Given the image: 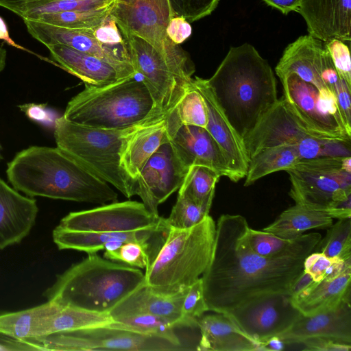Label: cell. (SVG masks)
Here are the masks:
<instances>
[{"label": "cell", "instance_id": "cell-1", "mask_svg": "<svg viewBox=\"0 0 351 351\" xmlns=\"http://www.w3.org/2000/svg\"><path fill=\"white\" fill-rule=\"evenodd\" d=\"M246 219L224 214L216 223L210 263L203 273L208 311L226 313L260 298L289 293L304 271L305 258H269L251 247Z\"/></svg>", "mask_w": 351, "mask_h": 351}, {"label": "cell", "instance_id": "cell-2", "mask_svg": "<svg viewBox=\"0 0 351 351\" xmlns=\"http://www.w3.org/2000/svg\"><path fill=\"white\" fill-rule=\"evenodd\" d=\"M6 174L12 187L26 196L105 204L118 199L104 180L62 149L31 146L8 163Z\"/></svg>", "mask_w": 351, "mask_h": 351}, {"label": "cell", "instance_id": "cell-3", "mask_svg": "<svg viewBox=\"0 0 351 351\" xmlns=\"http://www.w3.org/2000/svg\"><path fill=\"white\" fill-rule=\"evenodd\" d=\"M206 81L222 112L243 140L278 99L271 66L249 43L230 47Z\"/></svg>", "mask_w": 351, "mask_h": 351}, {"label": "cell", "instance_id": "cell-4", "mask_svg": "<svg viewBox=\"0 0 351 351\" xmlns=\"http://www.w3.org/2000/svg\"><path fill=\"white\" fill-rule=\"evenodd\" d=\"M145 285V274L139 268L90 253L58 275L43 295L62 306L109 314Z\"/></svg>", "mask_w": 351, "mask_h": 351}, {"label": "cell", "instance_id": "cell-5", "mask_svg": "<svg viewBox=\"0 0 351 351\" xmlns=\"http://www.w3.org/2000/svg\"><path fill=\"white\" fill-rule=\"evenodd\" d=\"M216 223L208 215L194 226L169 228L156 257L145 269V284L162 294L182 291L199 280L212 256Z\"/></svg>", "mask_w": 351, "mask_h": 351}, {"label": "cell", "instance_id": "cell-6", "mask_svg": "<svg viewBox=\"0 0 351 351\" xmlns=\"http://www.w3.org/2000/svg\"><path fill=\"white\" fill-rule=\"evenodd\" d=\"M154 110L152 95L136 75L101 87H86L67 104L63 117L99 129H123L147 118Z\"/></svg>", "mask_w": 351, "mask_h": 351}, {"label": "cell", "instance_id": "cell-7", "mask_svg": "<svg viewBox=\"0 0 351 351\" xmlns=\"http://www.w3.org/2000/svg\"><path fill=\"white\" fill-rule=\"evenodd\" d=\"M141 122L123 129H99L62 116L55 121L54 138L58 148L130 198L136 195V182L121 169L120 154L125 138Z\"/></svg>", "mask_w": 351, "mask_h": 351}, {"label": "cell", "instance_id": "cell-8", "mask_svg": "<svg viewBox=\"0 0 351 351\" xmlns=\"http://www.w3.org/2000/svg\"><path fill=\"white\" fill-rule=\"evenodd\" d=\"M36 350L59 351H180L184 345L154 335L111 324L30 339Z\"/></svg>", "mask_w": 351, "mask_h": 351}, {"label": "cell", "instance_id": "cell-9", "mask_svg": "<svg viewBox=\"0 0 351 351\" xmlns=\"http://www.w3.org/2000/svg\"><path fill=\"white\" fill-rule=\"evenodd\" d=\"M286 171L295 204L326 213L351 197V156L300 160Z\"/></svg>", "mask_w": 351, "mask_h": 351}, {"label": "cell", "instance_id": "cell-10", "mask_svg": "<svg viewBox=\"0 0 351 351\" xmlns=\"http://www.w3.org/2000/svg\"><path fill=\"white\" fill-rule=\"evenodd\" d=\"M110 15L122 34L143 38L175 66L193 75L195 66L189 53L167 35V25L174 17L169 0H114Z\"/></svg>", "mask_w": 351, "mask_h": 351}, {"label": "cell", "instance_id": "cell-11", "mask_svg": "<svg viewBox=\"0 0 351 351\" xmlns=\"http://www.w3.org/2000/svg\"><path fill=\"white\" fill-rule=\"evenodd\" d=\"M122 35L133 66L152 95L154 110L162 114L169 112L189 87L192 77L175 66L143 38L130 34Z\"/></svg>", "mask_w": 351, "mask_h": 351}, {"label": "cell", "instance_id": "cell-12", "mask_svg": "<svg viewBox=\"0 0 351 351\" xmlns=\"http://www.w3.org/2000/svg\"><path fill=\"white\" fill-rule=\"evenodd\" d=\"M280 81L282 97L310 130L326 138L351 139L331 90H319L295 74Z\"/></svg>", "mask_w": 351, "mask_h": 351}, {"label": "cell", "instance_id": "cell-13", "mask_svg": "<svg viewBox=\"0 0 351 351\" xmlns=\"http://www.w3.org/2000/svg\"><path fill=\"white\" fill-rule=\"evenodd\" d=\"M59 226L75 231L126 232L143 230L167 231L165 218L152 214L143 202H110L63 217Z\"/></svg>", "mask_w": 351, "mask_h": 351}, {"label": "cell", "instance_id": "cell-14", "mask_svg": "<svg viewBox=\"0 0 351 351\" xmlns=\"http://www.w3.org/2000/svg\"><path fill=\"white\" fill-rule=\"evenodd\" d=\"M275 72L280 80L295 74L319 90L327 88L332 93L341 79L326 43L309 34L300 36L285 48Z\"/></svg>", "mask_w": 351, "mask_h": 351}, {"label": "cell", "instance_id": "cell-15", "mask_svg": "<svg viewBox=\"0 0 351 351\" xmlns=\"http://www.w3.org/2000/svg\"><path fill=\"white\" fill-rule=\"evenodd\" d=\"M225 314L259 348L288 329L302 315L291 303L289 293L268 295Z\"/></svg>", "mask_w": 351, "mask_h": 351}, {"label": "cell", "instance_id": "cell-16", "mask_svg": "<svg viewBox=\"0 0 351 351\" xmlns=\"http://www.w3.org/2000/svg\"><path fill=\"white\" fill-rule=\"evenodd\" d=\"M189 169L177 156L170 141L150 156L136 179V195L154 215L158 206L180 188Z\"/></svg>", "mask_w": 351, "mask_h": 351}, {"label": "cell", "instance_id": "cell-17", "mask_svg": "<svg viewBox=\"0 0 351 351\" xmlns=\"http://www.w3.org/2000/svg\"><path fill=\"white\" fill-rule=\"evenodd\" d=\"M308 136L323 137L310 130L282 97L263 115L243 141L250 159L263 149L282 145H296Z\"/></svg>", "mask_w": 351, "mask_h": 351}, {"label": "cell", "instance_id": "cell-18", "mask_svg": "<svg viewBox=\"0 0 351 351\" xmlns=\"http://www.w3.org/2000/svg\"><path fill=\"white\" fill-rule=\"evenodd\" d=\"M170 142L185 167L200 165L237 182L229 161L208 130L202 127L182 125L173 134Z\"/></svg>", "mask_w": 351, "mask_h": 351}, {"label": "cell", "instance_id": "cell-19", "mask_svg": "<svg viewBox=\"0 0 351 351\" xmlns=\"http://www.w3.org/2000/svg\"><path fill=\"white\" fill-rule=\"evenodd\" d=\"M192 84L206 105L208 119L206 129L227 157L237 182L245 178L250 161L243 141L217 103L206 80L196 76L192 79Z\"/></svg>", "mask_w": 351, "mask_h": 351}, {"label": "cell", "instance_id": "cell-20", "mask_svg": "<svg viewBox=\"0 0 351 351\" xmlns=\"http://www.w3.org/2000/svg\"><path fill=\"white\" fill-rule=\"evenodd\" d=\"M168 113L152 111L123 141L120 166L136 182L150 156L162 144L170 141L167 127Z\"/></svg>", "mask_w": 351, "mask_h": 351}, {"label": "cell", "instance_id": "cell-21", "mask_svg": "<svg viewBox=\"0 0 351 351\" xmlns=\"http://www.w3.org/2000/svg\"><path fill=\"white\" fill-rule=\"evenodd\" d=\"M351 301H343L329 311L302 315L278 337L285 344L300 343L311 338H327L351 344Z\"/></svg>", "mask_w": 351, "mask_h": 351}, {"label": "cell", "instance_id": "cell-22", "mask_svg": "<svg viewBox=\"0 0 351 351\" xmlns=\"http://www.w3.org/2000/svg\"><path fill=\"white\" fill-rule=\"evenodd\" d=\"M298 12L313 37L350 41L351 0H302Z\"/></svg>", "mask_w": 351, "mask_h": 351}, {"label": "cell", "instance_id": "cell-23", "mask_svg": "<svg viewBox=\"0 0 351 351\" xmlns=\"http://www.w3.org/2000/svg\"><path fill=\"white\" fill-rule=\"evenodd\" d=\"M38 213L35 199L22 195L0 178V250L22 241L34 226Z\"/></svg>", "mask_w": 351, "mask_h": 351}, {"label": "cell", "instance_id": "cell-24", "mask_svg": "<svg viewBox=\"0 0 351 351\" xmlns=\"http://www.w3.org/2000/svg\"><path fill=\"white\" fill-rule=\"evenodd\" d=\"M47 47L54 61L80 78L86 87H101L133 77L99 58L69 47L52 45Z\"/></svg>", "mask_w": 351, "mask_h": 351}, {"label": "cell", "instance_id": "cell-25", "mask_svg": "<svg viewBox=\"0 0 351 351\" xmlns=\"http://www.w3.org/2000/svg\"><path fill=\"white\" fill-rule=\"evenodd\" d=\"M199 351H255L259 345L225 313L203 315L197 320Z\"/></svg>", "mask_w": 351, "mask_h": 351}, {"label": "cell", "instance_id": "cell-26", "mask_svg": "<svg viewBox=\"0 0 351 351\" xmlns=\"http://www.w3.org/2000/svg\"><path fill=\"white\" fill-rule=\"evenodd\" d=\"M187 289L173 294H162L145 285L119 304L109 314L113 319L132 314L147 313L162 317L176 327H186L182 316V305Z\"/></svg>", "mask_w": 351, "mask_h": 351}, {"label": "cell", "instance_id": "cell-27", "mask_svg": "<svg viewBox=\"0 0 351 351\" xmlns=\"http://www.w3.org/2000/svg\"><path fill=\"white\" fill-rule=\"evenodd\" d=\"M350 284L351 272L319 282L313 280L290 295L291 302L304 316L325 313L335 308L343 301H351Z\"/></svg>", "mask_w": 351, "mask_h": 351}, {"label": "cell", "instance_id": "cell-28", "mask_svg": "<svg viewBox=\"0 0 351 351\" xmlns=\"http://www.w3.org/2000/svg\"><path fill=\"white\" fill-rule=\"evenodd\" d=\"M165 232L167 231L143 230L126 232H82L70 230L57 226L52 236L59 250H75L90 254L104 250L106 244L110 241L148 243L153 235Z\"/></svg>", "mask_w": 351, "mask_h": 351}, {"label": "cell", "instance_id": "cell-29", "mask_svg": "<svg viewBox=\"0 0 351 351\" xmlns=\"http://www.w3.org/2000/svg\"><path fill=\"white\" fill-rule=\"evenodd\" d=\"M23 20L29 34L46 47L62 45L108 62L104 49L94 36V28L71 29L34 20Z\"/></svg>", "mask_w": 351, "mask_h": 351}, {"label": "cell", "instance_id": "cell-30", "mask_svg": "<svg viewBox=\"0 0 351 351\" xmlns=\"http://www.w3.org/2000/svg\"><path fill=\"white\" fill-rule=\"evenodd\" d=\"M247 237L250 245L255 252L269 258H306L313 252L322 239L318 232L287 239L250 227L247 230Z\"/></svg>", "mask_w": 351, "mask_h": 351}, {"label": "cell", "instance_id": "cell-31", "mask_svg": "<svg viewBox=\"0 0 351 351\" xmlns=\"http://www.w3.org/2000/svg\"><path fill=\"white\" fill-rule=\"evenodd\" d=\"M332 219L326 212L295 204L284 210L263 230L291 239L299 237L308 230L329 228L332 224Z\"/></svg>", "mask_w": 351, "mask_h": 351}, {"label": "cell", "instance_id": "cell-32", "mask_svg": "<svg viewBox=\"0 0 351 351\" xmlns=\"http://www.w3.org/2000/svg\"><path fill=\"white\" fill-rule=\"evenodd\" d=\"M114 322L108 313H97L60 304L56 310L43 319L36 338Z\"/></svg>", "mask_w": 351, "mask_h": 351}, {"label": "cell", "instance_id": "cell-33", "mask_svg": "<svg viewBox=\"0 0 351 351\" xmlns=\"http://www.w3.org/2000/svg\"><path fill=\"white\" fill-rule=\"evenodd\" d=\"M59 305L57 302L47 301L29 309L1 313L0 336L19 341L36 338L43 319L56 310Z\"/></svg>", "mask_w": 351, "mask_h": 351}, {"label": "cell", "instance_id": "cell-34", "mask_svg": "<svg viewBox=\"0 0 351 351\" xmlns=\"http://www.w3.org/2000/svg\"><path fill=\"white\" fill-rule=\"evenodd\" d=\"M300 160L295 145H282L263 149L250 159L244 186L252 185L272 173L286 171Z\"/></svg>", "mask_w": 351, "mask_h": 351}, {"label": "cell", "instance_id": "cell-35", "mask_svg": "<svg viewBox=\"0 0 351 351\" xmlns=\"http://www.w3.org/2000/svg\"><path fill=\"white\" fill-rule=\"evenodd\" d=\"M207 111L203 97L191 83L178 104L167 116V127L171 138L182 125H195L206 128Z\"/></svg>", "mask_w": 351, "mask_h": 351}, {"label": "cell", "instance_id": "cell-36", "mask_svg": "<svg viewBox=\"0 0 351 351\" xmlns=\"http://www.w3.org/2000/svg\"><path fill=\"white\" fill-rule=\"evenodd\" d=\"M221 176L211 169L200 165L189 168L178 194L198 204H212L215 186Z\"/></svg>", "mask_w": 351, "mask_h": 351}, {"label": "cell", "instance_id": "cell-37", "mask_svg": "<svg viewBox=\"0 0 351 351\" xmlns=\"http://www.w3.org/2000/svg\"><path fill=\"white\" fill-rule=\"evenodd\" d=\"M114 0H35L27 3L21 14L23 19L45 13L88 11L111 8Z\"/></svg>", "mask_w": 351, "mask_h": 351}, {"label": "cell", "instance_id": "cell-38", "mask_svg": "<svg viewBox=\"0 0 351 351\" xmlns=\"http://www.w3.org/2000/svg\"><path fill=\"white\" fill-rule=\"evenodd\" d=\"M111 9L45 13L35 16L30 20L65 28H95L109 16Z\"/></svg>", "mask_w": 351, "mask_h": 351}, {"label": "cell", "instance_id": "cell-39", "mask_svg": "<svg viewBox=\"0 0 351 351\" xmlns=\"http://www.w3.org/2000/svg\"><path fill=\"white\" fill-rule=\"evenodd\" d=\"M351 139L308 136L296 145L300 160L351 156Z\"/></svg>", "mask_w": 351, "mask_h": 351}, {"label": "cell", "instance_id": "cell-40", "mask_svg": "<svg viewBox=\"0 0 351 351\" xmlns=\"http://www.w3.org/2000/svg\"><path fill=\"white\" fill-rule=\"evenodd\" d=\"M330 258H351V219H341L331 225L315 249Z\"/></svg>", "mask_w": 351, "mask_h": 351}, {"label": "cell", "instance_id": "cell-41", "mask_svg": "<svg viewBox=\"0 0 351 351\" xmlns=\"http://www.w3.org/2000/svg\"><path fill=\"white\" fill-rule=\"evenodd\" d=\"M113 319L132 330L164 337L183 345L174 332L175 325L162 317L147 313H137L117 317Z\"/></svg>", "mask_w": 351, "mask_h": 351}, {"label": "cell", "instance_id": "cell-42", "mask_svg": "<svg viewBox=\"0 0 351 351\" xmlns=\"http://www.w3.org/2000/svg\"><path fill=\"white\" fill-rule=\"evenodd\" d=\"M212 204H198L189 197L178 194L169 217L165 219L168 228H189L202 221Z\"/></svg>", "mask_w": 351, "mask_h": 351}, {"label": "cell", "instance_id": "cell-43", "mask_svg": "<svg viewBox=\"0 0 351 351\" xmlns=\"http://www.w3.org/2000/svg\"><path fill=\"white\" fill-rule=\"evenodd\" d=\"M149 246V243L125 242L115 250H105L104 257L131 267L146 269L151 263Z\"/></svg>", "mask_w": 351, "mask_h": 351}, {"label": "cell", "instance_id": "cell-44", "mask_svg": "<svg viewBox=\"0 0 351 351\" xmlns=\"http://www.w3.org/2000/svg\"><path fill=\"white\" fill-rule=\"evenodd\" d=\"M208 311L206 305L202 280L200 278L187 289L182 305V319L188 328H197V320Z\"/></svg>", "mask_w": 351, "mask_h": 351}, {"label": "cell", "instance_id": "cell-45", "mask_svg": "<svg viewBox=\"0 0 351 351\" xmlns=\"http://www.w3.org/2000/svg\"><path fill=\"white\" fill-rule=\"evenodd\" d=\"M219 0H169L173 16H182L189 22L210 15Z\"/></svg>", "mask_w": 351, "mask_h": 351}, {"label": "cell", "instance_id": "cell-46", "mask_svg": "<svg viewBox=\"0 0 351 351\" xmlns=\"http://www.w3.org/2000/svg\"><path fill=\"white\" fill-rule=\"evenodd\" d=\"M339 76L351 85V60L349 47L344 42L332 39L326 43Z\"/></svg>", "mask_w": 351, "mask_h": 351}, {"label": "cell", "instance_id": "cell-47", "mask_svg": "<svg viewBox=\"0 0 351 351\" xmlns=\"http://www.w3.org/2000/svg\"><path fill=\"white\" fill-rule=\"evenodd\" d=\"M339 259L341 258L328 257L319 252H312L304 260V271L308 274L313 281H321L324 278L328 268Z\"/></svg>", "mask_w": 351, "mask_h": 351}, {"label": "cell", "instance_id": "cell-48", "mask_svg": "<svg viewBox=\"0 0 351 351\" xmlns=\"http://www.w3.org/2000/svg\"><path fill=\"white\" fill-rule=\"evenodd\" d=\"M166 32L173 43L180 45L191 36L192 28L189 22L184 18L174 16L170 20Z\"/></svg>", "mask_w": 351, "mask_h": 351}, {"label": "cell", "instance_id": "cell-49", "mask_svg": "<svg viewBox=\"0 0 351 351\" xmlns=\"http://www.w3.org/2000/svg\"><path fill=\"white\" fill-rule=\"evenodd\" d=\"M303 350L350 351L351 344L327 338H311L300 343Z\"/></svg>", "mask_w": 351, "mask_h": 351}, {"label": "cell", "instance_id": "cell-50", "mask_svg": "<svg viewBox=\"0 0 351 351\" xmlns=\"http://www.w3.org/2000/svg\"><path fill=\"white\" fill-rule=\"evenodd\" d=\"M19 108L32 121L46 125L55 123L56 118H54L45 104H26Z\"/></svg>", "mask_w": 351, "mask_h": 351}, {"label": "cell", "instance_id": "cell-51", "mask_svg": "<svg viewBox=\"0 0 351 351\" xmlns=\"http://www.w3.org/2000/svg\"><path fill=\"white\" fill-rule=\"evenodd\" d=\"M326 213L332 219H337L350 218L351 197L334 203Z\"/></svg>", "mask_w": 351, "mask_h": 351}, {"label": "cell", "instance_id": "cell-52", "mask_svg": "<svg viewBox=\"0 0 351 351\" xmlns=\"http://www.w3.org/2000/svg\"><path fill=\"white\" fill-rule=\"evenodd\" d=\"M268 5L276 8L282 14L298 12L302 0H263Z\"/></svg>", "mask_w": 351, "mask_h": 351}, {"label": "cell", "instance_id": "cell-53", "mask_svg": "<svg viewBox=\"0 0 351 351\" xmlns=\"http://www.w3.org/2000/svg\"><path fill=\"white\" fill-rule=\"evenodd\" d=\"M0 350H30V348L24 341L0 339Z\"/></svg>", "mask_w": 351, "mask_h": 351}, {"label": "cell", "instance_id": "cell-54", "mask_svg": "<svg viewBox=\"0 0 351 351\" xmlns=\"http://www.w3.org/2000/svg\"><path fill=\"white\" fill-rule=\"evenodd\" d=\"M35 0H0V6L20 15L25 5Z\"/></svg>", "mask_w": 351, "mask_h": 351}, {"label": "cell", "instance_id": "cell-55", "mask_svg": "<svg viewBox=\"0 0 351 351\" xmlns=\"http://www.w3.org/2000/svg\"><path fill=\"white\" fill-rule=\"evenodd\" d=\"M0 40H2L4 42H5L8 45L21 49L26 50L22 46H20L15 43V42H14L13 40L11 38L9 34L8 26L1 16H0Z\"/></svg>", "mask_w": 351, "mask_h": 351}, {"label": "cell", "instance_id": "cell-56", "mask_svg": "<svg viewBox=\"0 0 351 351\" xmlns=\"http://www.w3.org/2000/svg\"><path fill=\"white\" fill-rule=\"evenodd\" d=\"M7 51L0 46V73L4 69L6 64Z\"/></svg>", "mask_w": 351, "mask_h": 351}, {"label": "cell", "instance_id": "cell-57", "mask_svg": "<svg viewBox=\"0 0 351 351\" xmlns=\"http://www.w3.org/2000/svg\"><path fill=\"white\" fill-rule=\"evenodd\" d=\"M2 150H3V148L0 144V160L3 159V155L1 154Z\"/></svg>", "mask_w": 351, "mask_h": 351}]
</instances>
